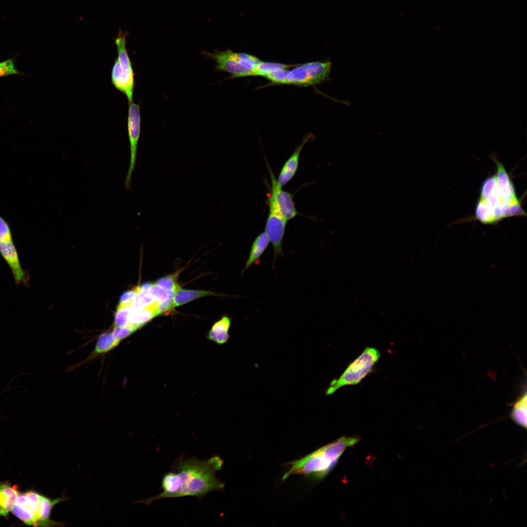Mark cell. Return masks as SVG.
<instances>
[{
	"mask_svg": "<svg viewBox=\"0 0 527 527\" xmlns=\"http://www.w3.org/2000/svg\"><path fill=\"white\" fill-rule=\"evenodd\" d=\"M380 357V353L377 349L365 348L338 378L331 382L325 394L331 395L342 387L359 384L372 371Z\"/></svg>",
	"mask_w": 527,
	"mask_h": 527,
	"instance_id": "5",
	"label": "cell"
},
{
	"mask_svg": "<svg viewBox=\"0 0 527 527\" xmlns=\"http://www.w3.org/2000/svg\"><path fill=\"white\" fill-rule=\"evenodd\" d=\"M137 291V287L128 290L124 293L121 297L120 302H129L132 301Z\"/></svg>",
	"mask_w": 527,
	"mask_h": 527,
	"instance_id": "30",
	"label": "cell"
},
{
	"mask_svg": "<svg viewBox=\"0 0 527 527\" xmlns=\"http://www.w3.org/2000/svg\"><path fill=\"white\" fill-rule=\"evenodd\" d=\"M139 329L135 326H127L122 327H113L111 333L120 342L126 338Z\"/></svg>",
	"mask_w": 527,
	"mask_h": 527,
	"instance_id": "28",
	"label": "cell"
},
{
	"mask_svg": "<svg viewBox=\"0 0 527 527\" xmlns=\"http://www.w3.org/2000/svg\"><path fill=\"white\" fill-rule=\"evenodd\" d=\"M67 499L64 495L52 499L35 491H28L20 493L11 512L28 525L64 526L67 525L65 523L54 521L50 516L53 508Z\"/></svg>",
	"mask_w": 527,
	"mask_h": 527,
	"instance_id": "3",
	"label": "cell"
},
{
	"mask_svg": "<svg viewBox=\"0 0 527 527\" xmlns=\"http://www.w3.org/2000/svg\"><path fill=\"white\" fill-rule=\"evenodd\" d=\"M311 134L305 136L301 143L299 144L287 161L284 163L279 174L277 181L283 186L288 183L295 176L299 165L301 152L305 144L312 138Z\"/></svg>",
	"mask_w": 527,
	"mask_h": 527,
	"instance_id": "13",
	"label": "cell"
},
{
	"mask_svg": "<svg viewBox=\"0 0 527 527\" xmlns=\"http://www.w3.org/2000/svg\"><path fill=\"white\" fill-rule=\"evenodd\" d=\"M480 198L494 208L495 216H502L501 207L504 202L499 192L496 175L490 176L484 181L481 186Z\"/></svg>",
	"mask_w": 527,
	"mask_h": 527,
	"instance_id": "14",
	"label": "cell"
},
{
	"mask_svg": "<svg viewBox=\"0 0 527 527\" xmlns=\"http://www.w3.org/2000/svg\"><path fill=\"white\" fill-rule=\"evenodd\" d=\"M180 273L179 271L174 274L159 278L155 284L165 289H173L177 292L181 288L177 282Z\"/></svg>",
	"mask_w": 527,
	"mask_h": 527,
	"instance_id": "25",
	"label": "cell"
},
{
	"mask_svg": "<svg viewBox=\"0 0 527 527\" xmlns=\"http://www.w3.org/2000/svg\"><path fill=\"white\" fill-rule=\"evenodd\" d=\"M527 397L525 391L513 404L509 417L519 426L527 428Z\"/></svg>",
	"mask_w": 527,
	"mask_h": 527,
	"instance_id": "19",
	"label": "cell"
},
{
	"mask_svg": "<svg viewBox=\"0 0 527 527\" xmlns=\"http://www.w3.org/2000/svg\"><path fill=\"white\" fill-rule=\"evenodd\" d=\"M297 65H290L278 62L263 61H262L253 70L252 76H261L264 77L270 73L281 69H288L289 67Z\"/></svg>",
	"mask_w": 527,
	"mask_h": 527,
	"instance_id": "24",
	"label": "cell"
},
{
	"mask_svg": "<svg viewBox=\"0 0 527 527\" xmlns=\"http://www.w3.org/2000/svg\"><path fill=\"white\" fill-rule=\"evenodd\" d=\"M0 254L10 269L16 284L27 285L29 275L21 264L10 225L0 215Z\"/></svg>",
	"mask_w": 527,
	"mask_h": 527,
	"instance_id": "6",
	"label": "cell"
},
{
	"mask_svg": "<svg viewBox=\"0 0 527 527\" xmlns=\"http://www.w3.org/2000/svg\"><path fill=\"white\" fill-rule=\"evenodd\" d=\"M140 292H142L150 295L155 300L158 302H163L167 301H172L173 297L176 291L173 289H166L162 288L155 283H151L150 287L145 290L139 289Z\"/></svg>",
	"mask_w": 527,
	"mask_h": 527,
	"instance_id": "22",
	"label": "cell"
},
{
	"mask_svg": "<svg viewBox=\"0 0 527 527\" xmlns=\"http://www.w3.org/2000/svg\"><path fill=\"white\" fill-rule=\"evenodd\" d=\"M271 181L269 197L281 215L287 221L294 218L298 212L293 201V194L284 190L278 182L272 170L267 162Z\"/></svg>",
	"mask_w": 527,
	"mask_h": 527,
	"instance_id": "10",
	"label": "cell"
},
{
	"mask_svg": "<svg viewBox=\"0 0 527 527\" xmlns=\"http://www.w3.org/2000/svg\"><path fill=\"white\" fill-rule=\"evenodd\" d=\"M231 321L229 317H223L213 324L208 333L207 338L219 345L225 343L229 338L228 331Z\"/></svg>",
	"mask_w": 527,
	"mask_h": 527,
	"instance_id": "17",
	"label": "cell"
},
{
	"mask_svg": "<svg viewBox=\"0 0 527 527\" xmlns=\"http://www.w3.org/2000/svg\"><path fill=\"white\" fill-rule=\"evenodd\" d=\"M332 62L329 61L298 65L292 70H289L284 84L300 86L319 84L329 77Z\"/></svg>",
	"mask_w": 527,
	"mask_h": 527,
	"instance_id": "7",
	"label": "cell"
},
{
	"mask_svg": "<svg viewBox=\"0 0 527 527\" xmlns=\"http://www.w3.org/2000/svg\"><path fill=\"white\" fill-rule=\"evenodd\" d=\"M358 442L359 438L355 437H342L293 462L283 479L292 474H302L317 479L323 478L335 466L346 449Z\"/></svg>",
	"mask_w": 527,
	"mask_h": 527,
	"instance_id": "2",
	"label": "cell"
},
{
	"mask_svg": "<svg viewBox=\"0 0 527 527\" xmlns=\"http://www.w3.org/2000/svg\"><path fill=\"white\" fill-rule=\"evenodd\" d=\"M128 32L119 29L114 42L117 58L111 70V81L115 87L125 95L128 103L133 102L135 86L134 73L127 50L126 38Z\"/></svg>",
	"mask_w": 527,
	"mask_h": 527,
	"instance_id": "4",
	"label": "cell"
},
{
	"mask_svg": "<svg viewBox=\"0 0 527 527\" xmlns=\"http://www.w3.org/2000/svg\"><path fill=\"white\" fill-rule=\"evenodd\" d=\"M127 130L130 146V162L124 180V186L128 190L131 188V179L134 171L137 156V148L141 134L140 106L133 102L129 103Z\"/></svg>",
	"mask_w": 527,
	"mask_h": 527,
	"instance_id": "8",
	"label": "cell"
},
{
	"mask_svg": "<svg viewBox=\"0 0 527 527\" xmlns=\"http://www.w3.org/2000/svg\"><path fill=\"white\" fill-rule=\"evenodd\" d=\"M475 215L477 219L485 224H491L498 222L494 208L481 198L476 206Z\"/></svg>",
	"mask_w": 527,
	"mask_h": 527,
	"instance_id": "21",
	"label": "cell"
},
{
	"mask_svg": "<svg viewBox=\"0 0 527 527\" xmlns=\"http://www.w3.org/2000/svg\"><path fill=\"white\" fill-rule=\"evenodd\" d=\"M269 212L266 219L265 232L271 243L274 251V259L283 254L282 243L287 221L281 215L272 200L268 197L267 201Z\"/></svg>",
	"mask_w": 527,
	"mask_h": 527,
	"instance_id": "9",
	"label": "cell"
},
{
	"mask_svg": "<svg viewBox=\"0 0 527 527\" xmlns=\"http://www.w3.org/2000/svg\"><path fill=\"white\" fill-rule=\"evenodd\" d=\"M238 57L242 65L251 73L252 72L262 61L254 56L244 53H238Z\"/></svg>",
	"mask_w": 527,
	"mask_h": 527,
	"instance_id": "27",
	"label": "cell"
},
{
	"mask_svg": "<svg viewBox=\"0 0 527 527\" xmlns=\"http://www.w3.org/2000/svg\"><path fill=\"white\" fill-rule=\"evenodd\" d=\"M26 74L17 69L15 64V60L9 58L0 62V77L13 75H23Z\"/></svg>",
	"mask_w": 527,
	"mask_h": 527,
	"instance_id": "26",
	"label": "cell"
},
{
	"mask_svg": "<svg viewBox=\"0 0 527 527\" xmlns=\"http://www.w3.org/2000/svg\"><path fill=\"white\" fill-rule=\"evenodd\" d=\"M213 295L218 294L207 290H190L181 288L174 295L172 304L175 308L201 297Z\"/></svg>",
	"mask_w": 527,
	"mask_h": 527,
	"instance_id": "20",
	"label": "cell"
},
{
	"mask_svg": "<svg viewBox=\"0 0 527 527\" xmlns=\"http://www.w3.org/2000/svg\"><path fill=\"white\" fill-rule=\"evenodd\" d=\"M497 166V185L500 196L504 200V204H510L519 202L515 193L514 186L503 164L499 162L495 158H493Z\"/></svg>",
	"mask_w": 527,
	"mask_h": 527,
	"instance_id": "12",
	"label": "cell"
},
{
	"mask_svg": "<svg viewBox=\"0 0 527 527\" xmlns=\"http://www.w3.org/2000/svg\"><path fill=\"white\" fill-rule=\"evenodd\" d=\"M19 494L16 486L0 482V516H6L12 511Z\"/></svg>",
	"mask_w": 527,
	"mask_h": 527,
	"instance_id": "16",
	"label": "cell"
},
{
	"mask_svg": "<svg viewBox=\"0 0 527 527\" xmlns=\"http://www.w3.org/2000/svg\"><path fill=\"white\" fill-rule=\"evenodd\" d=\"M223 464L218 455L202 460L182 454L174 461L172 470L163 475L162 492L137 502L148 505L159 499L185 496L201 499L211 492L223 491L224 483L216 477Z\"/></svg>",
	"mask_w": 527,
	"mask_h": 527,
	"instance_id": "1",
	"label": "cell"
},
{
	"mask_svg": "<svg viewBox=\"0 0 527 527\" xmlns=\"http://www.w3.org/2000/svg\"><path fill=\"white\" fill-rule=\"evenodd\" d=\"M206 54L215 61L217 70L230 74L232 78L251 76V73L241 64L238 53L226 50Z\"/></svg>",
	"mask_w": 527,
	"mask_h": 527,
	"instance_id": "11",
	"label": "cell"
},
{
	"mask_svg": "<svg viewBox=\"0 0 527 527\" xmlns=\"http://www.w3.org/2000/svg\"><path fill=\"white\" fill-rule=\"evenodd\" d=\"M131 302H120L115 314L114 327L129 326Z\"/></svg>",
	"mask_w": 527,
	"mask_h": 527,
	"instance_id": "23",
	"label": "cell"
},
{
	"mask_svg": "<svg viewBox=\"0 0 527 527\" xmlns=\"http://www.w3.org/2000/svg\"><path fill=\"white\" fill-rule=\"evenodd\" d=\"M289 71L287 69H281L270 73L264 77L273 83L284 84Z\"/></svg>",
	"mask_w": 527,
	"mask_h": 527,
	"instance_id": "29",
	"label": "cell"
},
{
	"mask_svg": "<svg viewBox=\"0 0 527 527\" xmlns=\"http://www.w3.org/2000/svg\"><path fill=\"white\" fill-rule=\"evenodd\" d=\"M270 243L265 231L261 233L254 240L243 272L259 261Z\"/></svg>",
	"mask_w": 527,
	"mask_h": 527,
	"instance_id": "18",
	"label": "cell"
},
{
	"mask_svg": "<svg viewBox=\"0 0 527 527\" xmlns=\"http://www.w3.org/2000/svg\"><path fill=\"white\" fill-rule=\"evenodd\" d=\"M121 342L118 341L111 332H104L100 335L97 341L93 352L81 362L74 365L71 368L74 369L87 363L100 355L110 351L116 347Z\"/></svg>",
	"mask_w": 527,
	"mask_h": 527,
	"instance_id": "15",
	"label": "cell"
}]
</instances>
